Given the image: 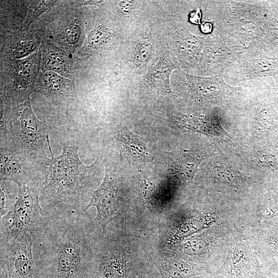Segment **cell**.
Here are the masks:
<instances>
[{
    "label": "cell",
    "instance_id": "1",
    "mask_svg": "<svg viewBox=\"0 0 278 278\" xmlns=\"http://www.w3.org/2000/svg\"><path fill=\"white\" fill-rule=\"evenodd\" d=\"M83 207L56 206L36 237L33 255L40 278H88L93 242L92 224Z\"/></svg>",
    "mask_w": 278,
    "mask_h": 278
},
{
    "label": "cell",
    "instance_id": "2",
    "mask_svg": "<svg viewBox=\"0 0 278 278\" xmlns=\"http://www.w3.org/2000/svg\"><path fill=\"white\" fill-rule=\"evenodd\" d=\"M47 145L51 155L46 157L41 168L43 181L39 200L42 207L47 213L63 204L85 208L81 206V194L84 189L98 184V161L84 164L79 157L78 147L72 144L65 145L61 154L55 157L48 137Z\"/></svg>",
    "mask_w": 278,
    "mask_h": 278
},
{
    "label": "cell",
    "instance_id": "3",
    "mask_svg": "<svg viewBox=\"0 0 278 278\" xmlns=\"http://www.w3.org/2000/svg\"><path fill=\"white\" fill-rule=\"evenodd\" d=\"M41 180L19 185L18 195L12 209L1 218L0 244L13 241L28 233L36 238L46 225L48 213L39 200Z\"/></svg>",
    "mask_w": 278,
    "mask_h": 278
},
{
    "label": "cell",
    "instance_id": "4",
    "mask_svg": "<svg viewBox=\"0 0 278 278\" xmlns=\"http://www.w3.org/2000/svg\"><path fill=\"white\" fill-rule=\"evenodd\" d=\"M48 136L44 123L39 120L27 105L19 119L1 117V140L12 142L40 171L46 157Z\"/></svg>",
    "mask_w": 278,
    "mask_h": 278
},
{
    "label": "cell",
    "instance_id": "5",
    "mask_svg": "<svg viewBox=\"0 0 278 278\" xmlns=\"http://www.w3.org/2000/svg\"><path fill=\"white\" fill-rule=\"evenodd\" d=\"M34 239L26 233L0 244L1 278H40L33 255Z\"/></svg>",
    "mask_w": 278,
    "mask_h": 278
},
{
    "label": "cell",
    "instance_id": "6",
    "mask_svg": "<svg viewBox=\"0 0 278 278\" xmlns=\"http://www.w3.org/2000/svg\"><path fill=\"white\" fill-rule=\"evenodd\" d=\"M94 206L96 214L94 219L96 227L103 233L116 216L120 207L119 180L114 170L107 167L103 181L94 192L84 210Z\"/></svg>",
    "mask_w": 278,
    "mask_h": 278
},
{
    "label": "cell",
    "instance_id": "7",
    "mask_svg": "<svg viewBox=\"0 0 278 278\" xmlns=\"http://www.w3.org/2000/svg\"><path fill=\"white\" fill-rule=\"evenodd\" d=\"M0 179L18 186L43 180L41 172L11 141H1Z\"/></svg>",
    "mask_w": 278,
    "mask_h": 278
},
{
    "label": "cell",
    "instance_id": "8",
    "mask_svg": "<svg viewBox=\"0 0 278 278\" xmlns=\"http://www.w3.org/2000/svg\"><path fill=\"white\" fill-rule=\"evenodd\" d=\"M188 92L198 102L225 106L230 95L238 90L224 83L221 78H202L185 75Z\"/></svg>",
    "mask_w": 278,
    "mask_h": 278
},
{
    "label": "cell",
    "instance_id": "9",
    "mask_svg": "<svg viewBox=\"0 0 278 278\" xmlns=\"http://www.w3.org/2000/svg\"><path fill=\"white\" fill-rule=\"evenodd\" d=\"M153 263L161 278H190L206 271L202 265L177 257H158Z\"/></svg>",
    "mask_w": 278,
    "mask_h": 278
},
{
    "label": "cell",
    "instance_id": "10",
    "mask_svg": "<svg viewBox=\"0 0 278 278\" xmlns=\"http://www.w3.org/2000/svg\"><path fill=\"white\" fill-rule=\"evenodd\" d=\"M172 57L168 53H165L154 66L148 73L144 83L151 90L162 95L172 93L169 83L171 72L175 68Z\"/></svg>",
    "mask_w": 278,
    "mask_h": 278
},
{
    "label": "cell",
    "instance_id": "11",
    "mask_svg": "<svg viewBox=\"0 0 278 278\" xmlns=\"http://www.w3.org/2000/svg\"><path fill=\"white\" fill-rule=\"evenodd\" d=\"M114 133L117 141L135 161L144 162L149 159L148 148L139 136L124 126L115 127Z\"/></svg>",
    "mask_w": 278,
    "mask_h": 278
},
{
    "label": "cell",
    "instance_id": "12",
    "mask_svg": "<svg viewBox=\"0 0 278 278\" xmlns=\"http://www.w3.org/2000/svg\"><path fill=\"white\" fill-rule=\"evenodd\" d=\"M205 154L193 150H184L177 154L173 165L178 174L184 180L192 179Z\"/></svg>",
    "mask_w": 278,
    "mask_h": 278
},
{
    "label": "cell",
    "instance_id": "13",
    "mask_svg": "<svg viewBox=\"0 0 278 278\" xmlns=\"http://www.w3.org/2000/svg\"><path fill=\"white\" fill-rule=\"evenodd\" d=\"M45 84L44 92L46 95L72 96L74 95V89L72 83L59 77L53 72L46 73L44 76Z\"/></svg>",
    "mask_w": 278,
    "mask_h": 278
},
{
    "label": "cell",
    "instance_id": "14",
    "mask_svg": "<svg viewBox=\"0 0 278 278\" xmlns=\"http://www.w3.org/2000/svg\"><path fill=\"white\" fill-rule=\"evenodd\" d=\"M14 182L7 180L1 181V218L9 213L13 208L18 195Z\"/></svg>",
    "mask_w": 278,
    "mask_h": 278
},
{
    "label": "cell",
    "instance_id": "15",
    "mask_svg": "<svg viewBox=\"0 0 278 278\" xmlns=\"http://www.w3.org/2000/svg\"><path fill=\"white\" fill-rule=\"evenodd\" d=\"M153 53L151 40L148 37H141L134 44L132 50L133 61L138 66L146 64Z\"/></svg>",
    "mask_w": 278,
    "mask_h": 278
},
{
    "label": "cell",
    "instance_id": "16",
    "mask_svg": "<svg viewBox=\"0 0 278 278\" xmlns=\"http://www.w3.org/2000/svg\"><path fill=\"white\" fill-rule=\"evenodd\" d=\"M110 34V30L105 27L99 26L92 30L88 38L90 46H95L105 41Z\"/></svg>",
    "mask_w": 278,
    "mask_h": 278
},
{
    "label": "cell",
    "instance_id": "17",
    "mask_svg": "<svg viewBox=\"0 0 278 278\" xmlns=\"http://www.w3.org/2000/svg\"><path fill=\"white\" fill-rule=\"evenodd\" d=\"M80 28L76 24H72L68 26L66 32V38L70 44H75L80 37Z\"/></svg>",
    "mask_w": 278,
    "mask_h": 278
},
{
    "label": "cell",
    "instance_id": "18",
    "mask_svg": "<svg viewBox=\"0 0 278 278\" xmlns=\"http://www.w3.org/2000/svg\"><path fill=\"white\" fill-rule=\"evenodd\" d=\"M35 48L36 44L31 41L23 43L14 50L13 55L20 58L29 54Z\"/></svg>",
    "mask_w": 278,
    "mask_h": 278
},
{
    "label": "cell",
    "instance_id": "19",
    "mask_svg": "<svg viewBox=\"0 0 278 278\" xmlns=\"http://www.w3.org/2000/svg\"><path fill=\"white\" fill-rule=\"evenodd\" d=\"M45 65L47 68L61 71L62 67V61L57 57L53 55L48 56L45 60Z\"/></svg>",
    "mask_w": 278,
    "mask_h": 278
},
{
    "label": "cell",
    "instance_id": "20",
    "mask_svg": "<svg viewBox=\"0 0 278 278\" xmlns=\"http://www.w3.org/2000/svg\"><path fill=\"white\" fill-rule=\"evenodd\" d=\"M118 8L121 13L128 15L132 11L134 5L131 1H120L118 4Z\"/></svg>",
    "mask_w": 278,
    "mask_h": 278
},
{
    "label": "cell",
    "instance_id": "21",
    "mask_svg": "<svg viewBox=\"0 0 278 278\" xmlns=\"http://www.w3.org/2000/svg\"><path fill=\"white\" fill-rule=\"evenodd\" d=\"M201 18V13L199 10L196 12H193L190 18V21L193 23H199Z\"/></svg>",
    "mask_w": 278,
    "mask_h": 278
},
{
    "label": "cell",
    "instance_id": "22",
    "mask_svg": "<svg viewBox=\"0 0 278 278\" xmlns=\"http://www.w3.org/2000/svg\"><path fill=\"white\" fill-rule=\"evenodd\" d=\"M129 278H148L143 272H136L132 273Z\"/></svg>",
    "mask_w": 278,
    "mask_h": 278
},
{
    "label": "cell",
    "instance_id": "23",
    "mask_svg": "<svg viewBox=\"0 0 278 278\" xmlns=\"http://www.w3.org/2000/svg\"><path fill=\"white\" fill-rule=\"evenodd\" d=\"M211 25L209 23H204L201 25V30L204 32H210L211 30Z\"/></svg>",
    "mask_w": 278,
    "mask_h": 278
}]
</instances>
